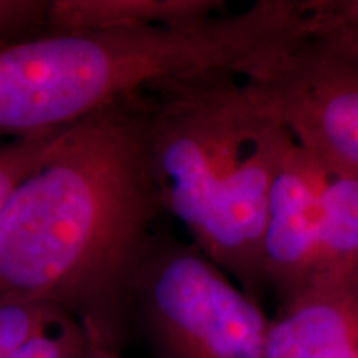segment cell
Returning <instances> with one entry per match:
<instances>
[{"mask_svg":"<svg viewBox=\"0 0 358 358\" xmlns=\"http://www.w3.org/2000/svg\"><path fill=\"white\" fill-rule=\"evenodd\" d=\"M221 0H53L45 32L75 34L140 27H178L221 15Z\"/></svg>","mask_w":358,"mask_h":358,"instance_id":"cell-8","label":"cell"},{"mask_svg":"<svg viewBox=\"0 0 358 358\" xmlns=\"http://www.w3.org/2000/svg\"><path fill=\"white\" fill-rule=\"evenodd\" d=\"M133 322L156 358H266L271 319L194 244L155 234L133 282Z\"/></svg>","mask_w":358,"mask_h":358,"instance_id":"cell-4","label":"cell"},{"mask_svg":"<svg viewBox=\"0 0 358 358\" xmlns=\"http://www.w3.org/2000/svg\"><path fill=\"white\" fill-rule=\"evenodd\" d=\"M83 358H124L122 352L108 350V348H100V347H90L87 355Z\"/></svg>","mask_w":358,"mask_h":358,"instance_id":"cell-14","label":"cell"},{"mask_svg":"<svg viewBox=\"0 0 358 358\" xmlns=\"http://www.w3.org/2000/svg\"><path fill=\"white\" fill-rule=\"evenodd\" d=\"M216 25L53 34L0 45V140L60 131L151 85L216 70Z\"/></svg>","mask_w":358,"mask_h":358,"instance_id":"cell-3","label":"cell"},{"mask_svg":"<svg viewBox=\"0 0 358 358\" xmlns=\"http://www.w3.org/2000/svg\"><path fill=\"white\" fill-rule=\"evenodd\" d=\"M90 347L83 327L75 319H66L30 337L2 358H83Z\"/></svg>","mask_w":358,"mask_h":358,"instance_id":"cell-11","label":"cell"},{"mask_svg":"<svg viewBox=\"0 0 358 358\" xmlns=\"http://www.w3.org/2000/svg\"><path fill=\"white\" fill-rule=\"evenodd\" d=\"M163 213L257 301L268 196L294 138L231 71H201L143 90Z\"/></svg>","mask_w":358,"mask_h":358,"instance_id":"cell-2","label":"cell"},{"mask_svg":"<svg viewBox=\"0 0 358 358\" xmlns=\"http://www.w3.org/2000/svg\"><path fill=\"white\" fill-rule=\"evenodd\" d=\"M163 213L143 92L62 129L0 213V302L73 317L120 352L131 289Z\"/></svg>","mask_w":358,"mask_h":358,"instance_id":"cell-1","label":"cell"},{"mask_svg":"<svg viewBox=\"0 0 358 358\" xmlns=\"http://www.w3.org/2000/svg\"><path fill=\"white\" fill-rule=\"evenodd\" d=\"M266 358H358V271L282 303Z\"/></svg>","mask_w":358,"mask_h":358,"instance_id":"cell-7","label":"cell"},{"mask_svg":"<svg viewBox=\"0 0 358 358\" xmlns=\"http://www.w3.org/2000/svg\"><path fill=\"white\" fill-rule=\"evenodd\" d=\"M60 131L0 141V213L13 187L37 166Z\"/></svg>","mask_w":358,"mask_h":358,"instance_id":"cell-12","label":"cell"},{"mask_svg":"<svg viewBox=\"0 0 358 358\" xmlns=\"http://www.w3.org/2000/svg\"><path fill=\"white\" fill-rule=\"evenodd\" d=\"M324 158L294 141L272 185L261 267L264 287L274 290L280 306L315 284L324 216Z\"/></svg>","mask_w":358,"mask_h":358,"instance_id":"cell-6","label":"cell"},{"mask_svg":"<svg viewBox=\"0 0 358 358\" xmlns=\"http://www.w3.org/2000/svg\"><path fill=\"white\" fill-rule=\"evenodd\" d=\"M47 12L45 0H0V45L40 35Z\"/></svg>","mask_w":358,"mask_h":358,"instance_id":"cell-13","label":"cell"},{"mask_svg":"<svg viewBox=\"0 0 358 358\" xmlns=\"http://www.w3.org/2000/svg\"><path fill=\"white\" fill-rule=\"evenodd\" d=\"M243 82L297 145L358 171V69L302 42Z\"/></svg>","mask_w":358,"mask_h":358,"instance_id":"cell-5","label":"cell"},{"mask_svg":"<svg viewBox=\"0 0 358 358\" xmlns=\"http://www.w3.org/2000/svg\"><path fill=\"white\" fill-rule=\"evenodd\" d=\"M303 43L358 69V0H308Z\"/></svg>","mask_w":358,"mask_h":358,"instance_id":"cell-9","label":"cell"},{"mask_svg":"<svg viewBox=\"0 0 358 358\" xmlns=\"http://www.w3.org/2000/svg\"><path fill=\"white\" fill-rule=\"evenodd\" d=\"M73 317L57 308L30 302H0V358L30 337Z\"/></svg>","mask_w":358,"mask_h":358,"instance_id":"cell-10","label":"cell"}]
</instances>
